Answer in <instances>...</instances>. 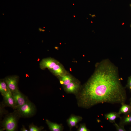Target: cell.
<instances>
[{"instance_id":"cell-3","label":"cell","mask_w":131,"mask_h":131,"mask_svg":"<svg viewBox=\"0 0 131 131\" xmlns=\"http://www.w3.org/2000/svg\"><path fill=\"white\" fill-rule=\"evenodd\" d=\"M16 109L20 117L25 118L32 116L36 111V108L34 105L29 101Z\"/></svg>"},{"instance_id":"cell-24","label":"cell","mask_w":131,"mask_h":131,"mask_svg":"<svg viewBox=\"0 0 131 131\" xmlns=\"http://www.w3.org/2000/svg\"><path fill=\"white\" fill-rule=\"evenodd\" d=\"M130 104L131 105V98L130 99Z\"/></svg>"},{"instance_id":"cell-18","label":"cell","mask_w":131,"mask_h":131,"mask_svg":"<svg viewBox=\"0 0 131 131\" xmlns=\"http://www.w3.org/2000/svg\"><path fill=\"white\" fill-rule=\"evenodd\" d=\"M114 125L115 127L116 130L117 131H126L124 126L118 124L115 122L114 123Z\"/></svg>"},{"instance_id":"cell-13","label":"cell","mask_w":131,"mask_h":131,"mask_svg":"<svg viewBox=\"0 0 131 131\" xmlns=\"http://www.w3.org/2000/svg\"><path fill=\"white\" fill-rule=\"evenodd\" d=\"M118 113L120 115L122 114H127L131 112V105L127 104L125 103L121 104Z\"/></svg>"},{"instance_id":"cell-21","label":"cell","mask_w":131,"mask_h":131,"mask_svg":"<svg viewBox=\"0 0 131 131\" xmlns=\"http://www.w3.org/2000/svg\"><path fill=\"white\" fill-rule=\"evenodd\" d=\"M21 131H29L27 130L25 127V126L24 125H23L22 128H21Z\"/></svg>"},{"instance_id":"cell-17","label":"cell","mask_w":131,"mask_h":131,"mask_svg":"<svg viewBox=\"0 0 131 131\" xmlns=\"http://www.w3.org/2000/svg\"><path fill=\"white\" fill-rule=\"evenodd\" d=\"M29 131H40L44 128L43 127L41 126L38 127L33 124H30L29 125Z\"/></svg>"},{"instance_id":"cell-22","label":"cell","mask_w":131,"mask_h":131,"mask_svg":"<svg viewBox=\"0 0 131 131\" xmlns=\"http://www.w3.org/2000/svg\"><path fill=\"white\" fill-rule=\"evenodd\" d=\"M39 30L40 32H44L45 31V30L44 29H42L41 28H39Z\"/></svg>"},{"instance_id":"cell-23","label":"cell","mask_w":131,"mask_h":131,"mask_svg":"<svg viewBox=\"0 0 131 131\" xmlns=\"http://www.w3.org/2000/svg\"><path fill=\"white\" fill-rule=\"evenodd\" d=\"M60 83L61 84H62V85H63L64 84V82H63V81H62V80H61L60 81Z\"/></svg>"},{"instance_id":"cell-6","label":"cell","mask_w":131,"mask_h":131,"mask_svg":"<svg viewBox=\"0 0 131 131\" xmlns=\"http://www.w3.org/2000/svg\"><path fill=\"white\" fill-rule=\"evenodd\" d=\"M4 103L5 106L16 109V107L11 91L9 90L3 96Z\"/></svg>"},{"instance_id":"cell-12","label":"cell","mask_w":131,"mask_h":131,"mask_svg":"<svg viewBox=\"0 0 131 131\" xmlns=\"http://www.w3.org/2000/svg\"><path fill=\"white\" fill-rule=\"evenodd\" d=\"M105 118L110 123H114L115 119L120 117V115L118 112H112L109 113L104 115Z\"/></svg>"},{"instance_id":"cell-5","label":"cell","mask_w":131,"mask_h":131,"mask_svg":"<svg viewBox=\"0 0 131 131\" xmlns=\"http://www.w3.org/2000/svg\"><path fill=\"white\" fill-rule=\"evenodd\" d=\"M18 78L17 76L14 75L7 77L4 79L12 92L19 90L18 87Z\"/></svg>"},{"instance_id":"cell-10","label":"cell","mask_w":131,"mask_h":131,"mask_svg":"<svg viewBox=\"0 0 131 131\" xmlns=\"http://www.w3.org/2000/svg\"><path fill=\"white\" fill-rule=\"evenodd\" d=\"M45 121L50 131H61L63 130V127L62 124L51 122L48 119H46Z\"/></svg>"},{"instance_id":"cell-19","label":"cell","mask_w":131,"mask_h":131,"mask_svg":"<svg viewBox=\"0 0 131 131\" xmlns=\"http://www.w3.org/2000/svg\"><path fill=\"white\" fill-rule=\"evenodd\" d=\"M90 131L87 128L85 123L80 124L79 127L77 130L78 131Z\"/></svg>"},{"instance_id":"cell-15","label":"cell","mask_w":131,"mask_h":131,"mask_svg":"<svg viewBox=\"0 0 131 131\" xmlns=\"http://www.w3.org/2000/svg\"><path fill=\"white\" fill-rule=\"evenodd\" d=\"M61 80L63 81L64 82L63 85L65 86L73 81L72 77L70 76L67 75L62 76Z\"/></svg>"},{"instance_id":"cell-2","label":"cell","mask_w":131,"mask_h":131,"mask_svg":"<svg viewBox=\"0 0 131 131\" xmlns=\"http://www.w3.org/2000/svg\"><path fill=\"white\" fill-rule=\"evenodd\" d=\"M20 115L17 110L7 115L1 122V126L4 130L7 131H14L16 130Z\"/></svg>"},{"instance_id":"cell-16","label":"cell","mask_w":131,"mask_h":131,"mask_svg":"<svg viewBox=\"0 0 131 131\" xmlns=\"http://www.w3.org/2000/svg\"><path fill=\"white\" fill-rule=\"evenodd\" d=\"M51 70L54 74L56 75H61L63 73V71L61 67L57 64Z\"/></svg>"},{"instance_id":"cell-8","label":"cell","mask_w":131,"mask_h":131,"mask_svg":"<svg viewBox=\"0 0 131 131\" xmlns=\"http://www.w3.org/2000/svg\"><path fill=\"white\" fill-rule=\"evenodd\" d=\"M79 87L78 83L73 81L66 86L65 89L67 93L77 94L79 92Z\"/></svg>"},{"instance_id":"cell-20","label":"cell","mask_w":131,"mask_h":131,"mask_svg":"<svg viewBox=\"0 0 131 131\" xmlns=\"http://www.w3.org/2000/svg\"><path fill=\"white\" fill-rule=\"evenodd\" d=\"M125 88L128 89L131 92V76L128 77L127 83Z\"/></svg>"},{"instance_id":"cell-7","label":"cell","mask_w":131,"mask_h":131,"mask_svg":"<svg viewBox=\"0 0 131 131\" xmlns=\"http://www.w3.org/2000/svg\"><path fill=\"white\" fill-rule=\"evenodd\" d=\"M57 64L56 62L54 59L48 58L44 59L41 61L40 66L42 69L47 68L51 70Z\"/></svg>"},{"instance_id":"cell-1","label":"cell","mask_w":131,"mask_h":131,"mask_svg":"<svg viewBox=\"0 0 131 131\" xmlns=\"http://www.w3.org/2000/svg\"><path fill=\"white\" fill-rule=\"evenodd\" d=\"M125 87L122 85L117 68L108 59L97 64L95 71L77 95L78 106L89 109L97 104L125 103Z\"/></svg>"},{"instance_id":"cell-11","label":"cell","mask_w":131,"mask_h":131,"mask_svg":"<svg viewBox=\"0 0 131 131\" xmlns=\"http://www.w3.org/2000/svg\"><path fill=\"white\" fill-rule=\"evenodd\" d=\"M120 118L119 124L123 126L131 124V112L124 115L123 116L120 117Z\"/></svg>"},{"instance_id":"cell-4","label":"cell","mask_w":131,"mask_h":131,"mask_svg":"<svg viewBox=\"0 0 131 131\" xmlns=\"http://www.w3.org/2000/svg\"><path fill=\"white\" fill-rule=\"evenodd\" d=\"M12 93L16 107V109L29 101L27 98L21 93L19 90L12 92Z\"/></svg>"},{"instance_id":"cell-26","label":"cell","mask_w":131,"mask_h":131,"mask_svg":"<svg viewBox=\"0 0 131 131\" xmlns=\"http://www.w3.org/2000/svg\"></svg>"},{"instance_id":"cell-25","label":"cell","mask_w":131,"mask_h":131,"mask_svg":"<svg viewBox=\"0 0 131 131\" xmlns=\"http://www.w3.org/2000/svg\"><path fill=\"white\" fill-rule=\"evenodd\" d=\"M130 131H131V127L130 128Z\"/></svg>"},{"instance_id":"cell-9","label":"cell","mask_w":131,"mask_h":131,"mask_svg":"<svg viewBox=\"0 0 131 131\" xmlns=\"http://www.w3.org/2000/svg\"><path fill=\"white\" fill-rule=\"evenodd\" d=\"M82 119V118L81 116L71 115L67 120V124L70 129H71L73 127H77L78 123Z\"/></svg>"},{"instance_id":"cell-14","label":"cell","mask_w":131,"mask_h":131,"mask_svg":"<svg viewBox=\"0 0 131 131\" xmlns=\"http://www.w3.org/2000/svg\"><path fill=\"white\" fill-rule=\"evenodd\" d=\"M9 90L4 80H0V92L3 97L7 93Z\"/></svg>"}]
</instances>
